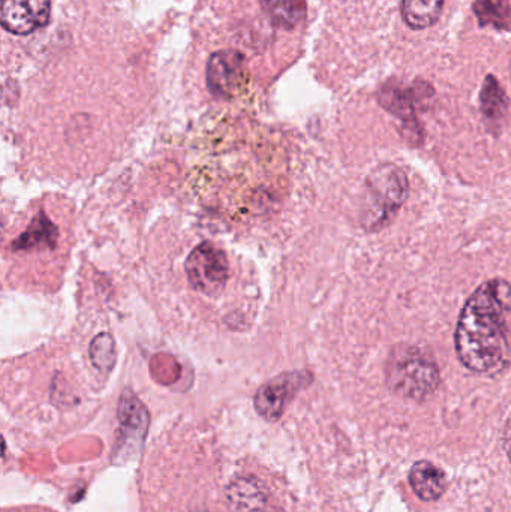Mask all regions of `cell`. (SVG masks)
Here are the masks:
<instances>
[{
	"mask_svg": "<svg viewBox=\"0 0 511 512\" xmlns=\"http://www.w3.org/2000/svg\"><path fill=\"white\" fill-rule=\"evenodd\" d=\"M511 285L504 279L483 283L468 298L455 333L459 360L471 372L495 375L511 355Z\"/></svg>",
	"mask_w": 511,
	"mask_h": 512,
	"instance_id": "1",
	"label": "cell"
},
{
	"mask_svg": "<svg viewBox=\"0 0 511 512\" xmlns=\"http://www.w3.org/2000/svg\"><path fill=\"white\" fill-rule=\"evenodd\" d=\"M386 381L398 396L423 402L434 396L440 387V369L431 351L422 346L401 343L387 358Z\"/></svg>",
	"mask_w": 511,
	"mask_h": 512,
	"instance_id": "2",
	"label": "cell"
},
{
	"mask_svg": "<svg viewBox=\"0 0 511 512\" xmlns=\"http://www.w3.org/2000/svg\"><path fill=\"white\" fill-rule=\"evenodd\" d=\"M372 195V230L386 225L405 201L408 180L395 165H383L369 180Z\"/></svg>",
	"mask_w": 511,
	"mask_h": 512,
	"instance_id": "3",
	"label": "cell"
},
{
	"mask_svg": "<svg viewBox=\"0 0 511 512\" xmlns=\"http://www.w3.org/2000/svg\"><path fill=\"white\" fill-rule=\"evenodd\" d=\"M185 268L191 285L207 295L222 292L230 274L227 255L209 242L201 243L191 252Z\"/></svg>",
	"mask_w": 511,
	"mask_h": 512,
	"instance_id": "4",
	"label": "cell"
},
{
	"mask_svg": "<svg viewBox=\"0 0 511 512\" xmlns=\"http://www.w3.org/2000/svg\"><path fill=\"white\" fill-rule=\"evenodd\" d=\"M311 379L308 372H291L276 376L258 390L255 396V409L267 421H278L294 394L300 388L306 387Z\"/></svg>",
	"mask_w": 511,
	"mask_h": 512,
	"instance_id": "5",
	"label": "cell"
},
{
	"mask_svg": "<svg viewBox=\"0 0 511 512\" xmlns=\"http://www.w3.org/2000/svg\"><path fill=\"white\" fill-rule=\"evenodd\" d=\"M51 15V0H2L0 23L12 35H30L47 26Z\"/></svg>",
	"mask_w": 511,
	"mask_h": 512,
	"instance_id": "6",
	"label": "cell"
},
{
	"mask_svg": "<svg viewBox=\"0 0 511 512\" xmlns=\"http://www.w3.org/2000/svg\"><path fill=\"white\" fill-rule=\"evenodd\" d=\"M245 62L234 50H222L212 54L207 65V84L210 92L219 98H228L237 92L243 80Z\"/></svg>",
	"mask_w": 511,
	"mask_h": 512,
	"instance_id": "7",
	"label": "cell"
},
{
	"mask_svg": "<svg viewBox=\"0 0 511 512\" xmlns=\"http://www.w3.org/2000/svg\"><path fill=\"white\" fill-rule=\"evenodd\" d=\"M410 483L423 501H437L447 489L446 474L431 462H419L410 472Z\"/></svg>",
	"mask_w": 511,
	"mask_h": 512,
	"instance_id": "8",
	"label": "cell"
},
{
	"mask_svg": "<svg viewBox=\"0 0 511 512\" xmlns=\"http://www.w3.org/2000/svg\"><path fill=\"white\" fill-rule=\"evenodd\" d=\"M230 507L236 512H260L266 505V493L255 478H239L227 490Z\"/></svg>",
	"mask_w": 511,
	"mask_h": 512,
	"instance_id": "9",
	"label": "cell"
},
{
	"mask_svg": "<svg viewBox=\"0 0 511 512\" xmlns=\"http://www.w3.org/2000/svg\"><path fill=\"white\" fill-rule=\"evenodd\" d=\"M57 228L53 222L45 216V213H39L38 218L33 219L26 231L11 243L14 251H38V249L53 248L56 245Z\"/></svg>",
	"mask_w": 511,
	"mask_h": 512,
	"instance_id": "10",
	"label": "cell"
},
{
	"mask_svg": "<svg viewBox=\"0 0 511 512\" xmlns=\"http://www.w3.org/2000/svg\"><path fill=\"white\" fill-rule=\"evenodd\" d=\"M444 0H402V17L411 29L432 26L443 11Z\"/></svg>",
	"mask_w": 511,
	"mask_h": 512,
	"instance_id": "11",
	"label": "cell"
},
{
	"mask_svg": "<svg viewBox=\"0 0 511 512\" xmlns=\"http://www.w3.org/2000/svg\"><path fill=\"white\" fill-rule=\"evenodd\" d=\"M270 20L282 29H294L306 15V0H263Z\"/></svg>",
	"mask_w": 511,
	"mask_h": 512,
	"instance_id": "12",
	"label": "cell"
},
{
	"mask_svg": "<svg viewBox=\"0 0 511 512\" xmlns=\"http://www.w3.org/2000/svg\"><path fill=\"white\" fill-rule=\"evenodd\" d=\"M480 104H482L483 116L492 122H498L506 116L509 99H507L501 84L492 75H489L483 84Z\"/></svg>",
	"mask_w": 511,
	"mask_h": 512,
	"instance_id": "13",
	"label": "cell"
},
{
	"mask_svg": "<svg viewBox=\"0 0 511 512\" xmlns=\"http://www.w3.org/2000/svg\"><path fill=\"white\" fill-rule=\"evenodd\" d=\"M474 12L482 26L509 29L511 23V0H477Z\"/></svg>",
	"mask_w": 511,
	"mask_h": 512,
	"instance_id": "14",
	"label": "cell"
},
{
	"mask_svg": "<svg viewBox=\"0 0 511 512\" xmlns=\"http://www.w3.org/2000/svg\"><path fill=\"white\" fill-rule=\"evenodd\" d=\"M90 358L99 370L108 372L116 361L113 337L108 336V334H101V336L96 337L92 346H90Z\"/></svg>",
	"mask_w": 511,
	"mask_h": 512,
	"instance_id": "15",
	"label": "cell"
},
{
	"mask_svg": "<svg viewBox=\"0 0 511 512\" xmlns=\"http://www.w3.org/2000/svg\"><path fill=\"white\" fill-rule=\"evenodd\" d=\"M504 450H506L511 462V415L507 420L506 429H504Z\"/></svg>",
	"mask_w": 511,
	"mask_h": 512,
	"instance_id": "16",
	"label": "cell"
}]
</instances>
